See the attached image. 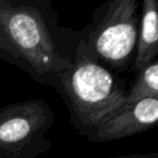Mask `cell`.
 Returning a JSON list of instances; mask_svg holds the SVG:
<instances>
[{
	"label": "cell",
	"mask_w": 158,
	"mask_h": 158,
	"mask_svg": "<svg viewBox=\"0 0 158 158\" xmlns=\"http://www.w3.org/2000/svg\"><path fill=\"white\" fill-rule=\"evenodd\" d=\"M69 107L73 125L86 137L123 104L125 83L104 67L84 41L77 47L72 65L53 79Z\"/></svg>",
	"instance_id": "6da1fadb"
},
{
	"label": "cell",
	"mask_w": 158,
	"mask_h": 158,
	"mask_svg": "<svg viewBox=\"0 0 158 158\" xmlns=\"http://www.w3.org/2000/svg\"><path fill=\"white\" fill-rule=\"evenodd\" d=\"M0 31L28 70L47 84L72 65L57 48L42 14L31 5L0 0Z\"/></svg>",
	"instance_id": "7a4b0ae2"
},
{
	"label": "cell",
	"mask_w": 158,
	"mask_h": 158,
	"mask_svg": "<svg viewBox=\"0 0 158 158\" xmlns=\"http://www.w3.org/2000/svg\"><path fill=\"white\" fill-rule=\"evenodd\" d=\"M54 114L43 99L0 107V158H35L52 146L47 133Z\"/></svg>",
	"instance_id": "3957f363"
},
{
	"label": "cell",
	"mask_w": 158,
	"mask_h": 158,
	"mask_svg": "<svg viewBox=\"0 0 158 158\" xmlns=\"http://www.w3.org/2000/svg\"><path fill=\"white\" fill-rule=\"evenodd\" d=\"M137 0H114L105 5V12L84 41L90 53L112 68L125 69L135 57L138 37Z\"/></svg>",
	"instance_id": "277c9868"
},
{
	"label": "cell",
	"mask_w": 158,
	"mask_h": 158,
	"mask_svg": "<svg viewBox=\"0 0 158 158\" xmlns=\"http://www.w3.org/2000/svg\"><path fill=\"white\" fill-rule=\"evenodd\" d=\"M158 125V95L123 104L86 138L90 142H109L127 138Z\"/></svg>",
	"instance_id": "5b68a950"
},
{
	"label": "cell",
	"mask_w": 158,
	"mask_h": 158,
	"mask_svg": "<svg viewBox=\"0 0 158 158\" xmlns=\"http://www.w3.org/2000/svg\"><path fill=\"white\" fill-rule=\"evenodd\" d=\"M158 56V1L144 0L138 26L133 69L138 73Z\"/></svg>",
	"instance_id": "8992f818"
},
{
	"label": "cell",
	"mask_w": 158,
	"mask_h": 158,
	"mask_svg": "<svg viewBox=\"0 0 158 158\" xmlns=\"http://www.w3.org/2000/svg\"><path fill=\"white\" fill-rule=\"evenodd\" d=\"M154 95H158V58L137 73V78L127 89L125 104Z\"/></svg>",
	"instance_id": "52a82bcc"
},
{
	"label": "cell",
	"mask_w": 158,
	"mask_h": 158,
	"mask_svg": "<svg viewBox=\"0 0 158 158\" xmlns=\"http://www.w3.org/2000/svg\"><path fill=\"white\" fill-rule=\"evenodd\" d=\"M0 53H4V56H6L7 60H10L11 63L25 68V70H28V68L26 67V64L22 62V59L20 58V56L16 53V51L11 47V44L7 42V40L4 37V35L0 31Z\"/></svg>",
	"instance_id": "ba28073f"
},
{
	"label": "cell",
	"mask_w": 158,
	"mask_h": 158,
	"mask_svg": "<svg viewBox=\"0 0 158 158\" xmlns=\"http://www.w3.org/2000/svg\"><path fill=\"white\" fill-rule=\"evenodd\" d=\"M109 158H158V153H148V154H131V156L109 157Z\"/></svg>",
	"instance_id": "9c48e42d"
}]
</instances>
